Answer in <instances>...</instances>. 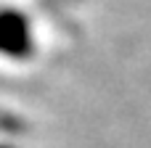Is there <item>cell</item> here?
Returning <instances> with one entry per match:
<instances>
[{
  "label": "cell",
  "mask_w": 151,
  "mask_h": 148,
  "mask_svg": "<svg viewBox=\"0 0 151 148\" xmlns=\"http://www.w3.org/2000/svg\"><path fill=\"white\" fill-rule=\"evenodd\" d=\"M24 40H27V34H24L21 19L19 16H5L0 21V45L5 50H21L24 48Z\"/></svg>",
  "instance_id": "cell-1"
}]
</instances>
